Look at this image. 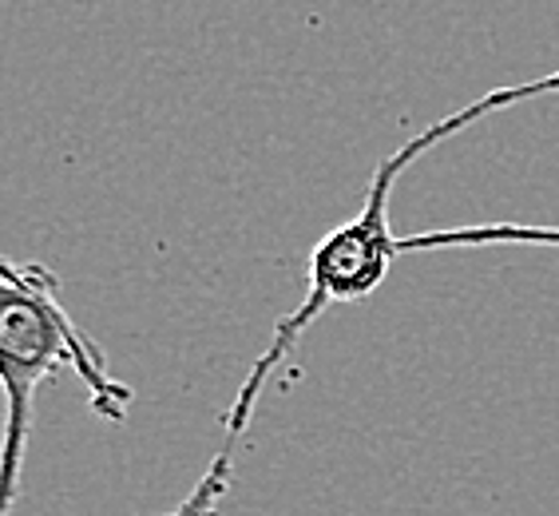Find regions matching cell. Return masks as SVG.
<instances>
[{"label": "cell", "mask_w": 559, "mask_h": 516, "mask_svg": "<svg viewBox=\"0 0 559 516\" xmlns=\"http://www.w3.org/2000/svg\"><path fill=\"white\" fill-rule=\"evenodd\" d=\"M230 477H235V445L223 442V449L215 453V461L206 465V473L199 477V484L191 489L183 505L159 516H223V501L230 493Z\"/></svg>", "instance_id": "cell-4"}, {"label": "cell", "mask_w": 559, "mask_h": 516, "mask_svg": "<svg viewBox=\"0 0 559 516\" xmlns=\"http://www.w3.org/2000/svg\"><path fill=\"white\" fill-rule=\"evenodd\" d=\"M559 247V226L532 223H476V226H444V231H420L401 235V255L417 250H461V247Z\"/></svg>", "instance_id": "cell-3"}, {"label": "cell", "mask_w": 559, "mask_h": 516, "mask_svg": "<svg viewBox=\"0 0 559 516\" xmlns=\"http://www.w3.org/2000/svg\"><path fill=\"white\" fill-rule=\"evenodd\" d=\"M548 92H559V68L516 87H492L488 96L473 99V104H464L461 112H452V116L429 124V128L417 131L413 140L401 143L389 160L377 163L373 179H369V187H366V199H361V211L313 243L310 267H306V294H301L298 310H290L274 326L266 350L250 362V374L242 377V386H238L235 401H230V409H226V418H223L226 442L230 445L242 442V433H247L250 418H254V406H259L262 389H266V382L274 377V370L286 362V354L294 350V342H298L301 333L310 330V326L318 322L330 306H337V302H361L373 291H381V282L389 279L393 262L401 258V235H393V226H389V203H393V187H397L401 175L409 172L425 151L452 140L456 131L473 128L476 119L492 116V112H500V108H512V104H524V99H532V96H548Z\"/></svg>", "instance_id": "cell-1"}, {"label": "cell", "mask_w": 559, "mask_h": 516, "mask_svg": "<svg viewBox=\"0 0 559 516\" xmlns=\"http://www.w3.org/2000/svg\"><path fill=\"white\" fill-rule=\"evenodd\" d=\"M72 370L84 382L96 418L123 421L135 389L108 374L99 345L87 338L60 302V279L40 262H4L0 267V382H4V493L0 516H9L21 496L24 453L33 442L36 389L56 374Z\"/></svg>", "instance_id": "cell-2"}]
</instances>
